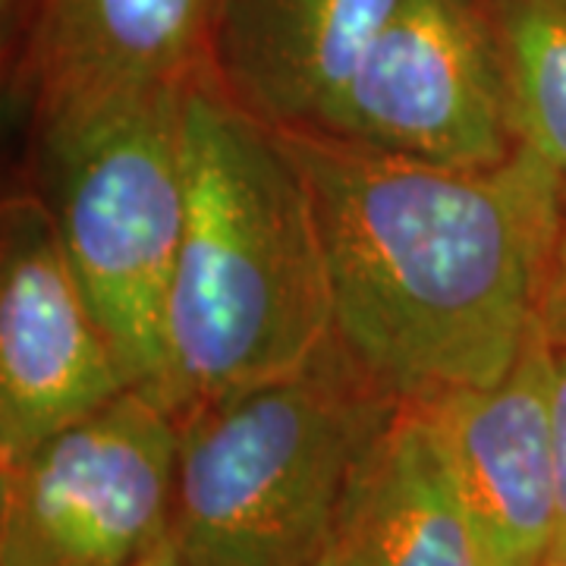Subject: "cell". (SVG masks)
Listing matches in <instances>:
<instances>
[{"mask_svg": "<svg viewBox=\"0 0 566 566\" xmlns=\"http://www.w3.org/2000/svg\"><path fill=\"white\" fill-rule=\"evenodd\" d=\"M542 566H566V545H554L547 551V557L542 560Z\"/></svg>", "mask_w": 566, "mask_h": 566, "instance_id": "cell-16", "label": "cell"}, {"mask_svg": "<svg viewBox=\"0 0 566 566\" xmlns=\"http://www.w3.org/2000/svg\"><path fill=\"white\" fill-rule=\"evenodd\" d=\"M182 85L32 114L35 192L126 385L167 412V300L186 223Z\"/></svg>", "mask_w": 566, "mask_h": 566, "instance_id": "cell-4", "label": "cell"}, {"mask_svg": "<svg viewBox=\"0 0 566 566\" xmlns=\"http://www.w3.org/2000/svg\"><path fill=\"white\" fill-rule=\"evenodd\" d=\"M139 566H189V560L182 557L180 547L174 542V535H170V538H167L158 551H151Z\"/></svg>", "mask_w": 566, "mask_h": 566, "instance_id": "cell-15", "label": "cell"}, {"mask_svg": "<svg viewBox=\"0 0 566 566\" xmlns=\"http://www.w3.org/2000/svg\"><path fill=\"white\" fill-rule=\"evenodd\" d=\"M315 566H485L422 406L400 403L365 453Z\"/></svg>", "mask_w": 566, "mask_h": 566, "instance_id": "cell-11", "label": "cell"}, {"mask_svg": "<svg viewBox=\"0 0 566 566\" xmlns=\"http://www.w3.org/2000/svg\"><path fill=\"white\" fill-rule=\"evenodd\" d=\"M180 422L139 390L0 463V566H139L174 535Z\"/></svg>", "mask_w": 566, "mask_h": 566, "instance_id": "cell-5", "label": "cell"}, {"mask_svg": "<svg viewBox=\"0 0 566 566\" xmlns=\"http://www.w3.org/2000/svg\"><path fill=\"white\" fill-rule=\"evenodd\" d=\"M400 0H221L211 66L227 95L283 133H318Z\"/></svg>", "mask_w": 566, "mask_h": 566, "instance_id": "cell-10", "label": "cell"}, {"mask_svg": "<svg viewBox=\"0 0 566 566\" xmlns=\"http://www.w3.org/2000/svg\"><path fill=\"white\" fill-rule=\"evenodd\" d=\"M551 387L554 344L538 318L504 378L416 403L438 431L485 566H542L557 542Z\"/></svg>", "mask_w": 566, "mask_h": 566, "instance_id": "cell-8", "label": "cell"}, {"mask_svg": "<svg viewBox=\"0 0 566 566\" xmlns=\"http://www.w3.org/2000/svg\"><path fill=\"white\" fill-rule=\"evenodd\" d=\"M520 142L566 182V0H488Z\"/></svg>", "mask_w": 566, "mask_h": 566, "instance_id": "cell-12", "label": "cell"}, {"mask_svg": "<svg viewBox=\"0 0 566 566\" xmlns=\"http://www.w3.org/2000/svg\"><path fill=\"white\" fill-rule=\"evenodd\" d=\"M551 438H554V469H557V542L554 545H566V340L554 344Z\"/></svg>", "mask_w": 566, "mask_h": 566, "instance_id": "cell-13", "label": "cell"}, {"mask_svg": "<svg viewBox=\"0 0 566 566\" xmlns=\"http://www.w3.org/2000/svg\"><path fill=\"white\" fill-rule=\"evenodd\" d=\"M542 324H545L551 344L566 340V192H564V223L554 249V264L547 277L545 303H542Z\"/></svg>", "mask_w": 566, "mask_h": 566, "instance_id": "cell-14", "label": "cell"}, {"mask_svg": "<svg viewBox=\"0 0 566 566\" xmlns=\"http://www.w3.org/2000/svg\"><path fill=\"white\" fill-rule=\"evenodd\" d=\"M318 133L438 167L513 158L523 142L488 0H400Z\"/></svg>", "mask_w": 566, "mask_h": 566, "instance_id": "cell-6", "label": "cell"}, {"mask_svg": "<svg viewBox=\"0 0 566 566\" xmlns=\"http://www.w3.org/2000/svg\"><path fill=\"white\" fill-rule=\"evenodd\" d=\"M397 400L327 346L303 371L180 419L174 542L189 566H315Z\"/></svg>", "mask_w": 566, "mask_h": 566, "instance_id": "cell-3", "label": "cell"}, {"mask_svg": "<svg viewBox=\"0 0 566 566\" xmlns=\"http://www.w3.org/2000/svg\"><path fill=\"white\" fill-rule=\"evenodd\" d=\"M221 0H29L20 70L32 114L180 85L211 66Z\"/></svg>", "mask_w": 566, "mask_h": 566, "instance_id": "cell-9", "label": "cell"}, {"mask_svg": "<svg viewBox=\"0 0 566 566\" xmlns=\"http://www.w3.org/2000/svg\"><path fill=\"white\" fill-rule=\"evenodd\" d=\"M48 205L35 189L0 208V463L126 394Z\"/></svg>", "mask_w": 566, "mask_h": 566, "instance_id": "cell-7", "label": "cell"}, {"mask_svg": "<svg viewBox=\"0 0 566 566\" xmlns=\"http://www.w3.org/2000/svg\"><path fill=\"white\" fill-rule=\"evenodd\" d=\"M277 133L312 192L346 363L397 403L504 378L542 318L564 177L526 145L465 170Z\"/></svg>", "mask_w": 566, "mask_h": 566, "instance_id": "cell-1", "label": "cell"}, {"mask_svg": "<svg viewBox=\"0 0 566 566\" xmlns=\"http://www.w3.org/2000/svg\"><path fill=\"white\" fill-rule=\"evenodd\" d=\"M186 223L167 300L170 412L271 385L334 344L312 192L283 136L214 66L182 85Z\"/></svg>", "mask_w": 566, "mask_h": 566, "instance_id": "cell-2", "label": "cell"}]
</instances>
